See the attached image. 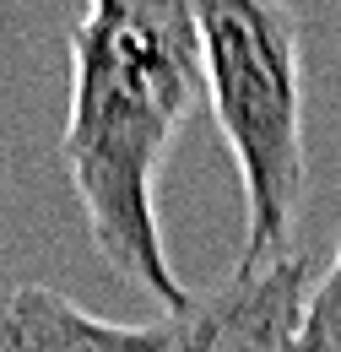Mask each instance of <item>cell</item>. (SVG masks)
<instances>
[{"mask_svg":"<svg viewBox=\"0 0 341 352\" xmlns=\"http://www.w3.org/2000/svg\"><path fill=\"white\" fill-rule=\"evenodd\" d=\"M71 109L60 163L82 201L87 239L125 282L179 314V282L157 222V174L173 135L206 103L195 0H87L65 38Z\"/></svg>","mask_w":341,"mask_h":352,"instance_id":"obj_1","label":"cell"},{"mask_svg":"<svg viewBox=\"0 0 341 352\" xmlns=\"http://www.w3.org/2000/svg\"><path fill=\"white\" fill-rule=\"evenodd\" d=\"M206 109L244 179L239 265L293 255L309 190L303 22L287 0H195Z\"/></svg>","mask_w":341,"mask_h":352,"instance_id":"obj_2","label":"cell"},{"mask_svg":"<svg viewBox=\"0 0 341 352\" xmlns=\"http://www.w3.org/2000/svg\"><path fill=\"white\" fill-rule=\"evenodd\" d=\"M309 293L314 265L303 250L271 265H233L217 287L190 293V304L168 314L163 352H298Z\"/></svg>","mask_w":341,"mask_h":352,"instance_id":"obj_3","label":"cell"},{"mask_svg":"<svg viewBox=\"0 0 341 352\" xmlns=\"http://www.w3.org/2000/svg\"><path fill=\"white\" fill-rule=\"evenodd\" d=\"M163 347H168V320L114 325L43 282L0 287V352H163Z\"/></svg>","mask_w":341,"mask_h":352,"instance_id":"obj_4","label":"cell"},{"mask_svg":"<svg viewBox=\"0 0 341 352\" xmlns=\"http://www.w3.org/2000/svg\"><path fill=\"white\" fill-rule=\"evenodd\" d=\"M298 352H341V239H336L331 265L314 276V293H309V309H303Z\"/></svg>","mask_w":341,"mask_h":352,"instance_id":"obj_5","label":"cell"}]
</instances>
